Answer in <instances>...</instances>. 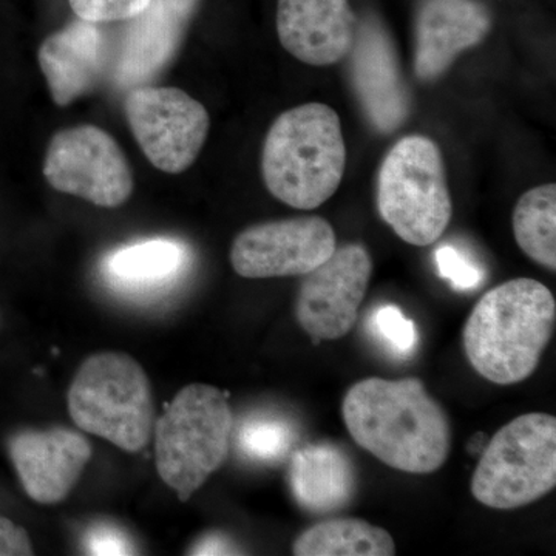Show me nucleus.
Masks as SVG:
<instances>
[{
	"mask_svg": "<svg viewBox=\"0 0 556 556\" xmlns=\"http://www.w3.org/2000/svg\"><path fill=\"white\" fill-rule=\"evenodd\" d=\"M342 415L358 447L388 467L428 475L448 459L452 426L422 380H361L348 390Z\"/></svg>",
	"mask_w": 556,
	"mask_h": 556,
	"instance_id": "f257e3e1",
	"label": "nucleus"
},
{
	"mask_svg": "<svg viewBox=\"0 0 556 556\" xmlns=\"http://www.w3.org/2000/svg\"><path fill=\"white\" fill-rule=\"evenodd\" d=\"M556 302L546 285L515 278L482 295L464 327L466 356L482 378L514 386L536 371L554 336Z\"/></svg>",
	"mask_w": 556,
	"mask_h": 556,
	"instance_id": "f03ea898",
	"label": "nucleus"
},
{
	"mask_svg": "<svg viewBox=\"0 0 556 556\" xmlns=\"http://www.w3.org/2000/svg\"><path fill=\"white\" fill-rule=\"evenodd\" d=\"M346 149L336 110L320 102L281 113L266 135L263 181L288 206L313 211L338 192Z\"/></svg>",
	"mask_w": 556,
	"mask_h": 556,
	"instance_id": "7ed1b4c3",
	"label": "nucleus"
},
{
	"mask_svg": "<svg viewBox=\"0 0 556 556\" xmlns=\"http://www.w3.org/2000/svg\"><path fill=\"white\" fill-rule=\"evenodd\" d=\"M232 428L226 394L204 383L182 388L155 420L156 470L179 501H189L225 464Z\"/></svg>",
	"mask_w": 556,
	"mask_h": 556,
	"instance_id": "20e7f679",
	"label": "nucleus"
},
{
	"mask_svg": "<svg viewBox=\"0 0 556 556\" xmlns=\"http://www.w3.org/2000/svg\"><path fill=\"white\" fill-rule=\"evenodd\" d=\"M68 413L80 430L124 452L148 447L155 427L152 387L144 369L124 353H97L80 365L67 394Z\"/></svg>",
	"mask_w": 556,
	"mask_h": 556,
	"instance_id": "39448f33",
	"label": "nucleus"
},
{
	"mask_svg": "<svg viewBox=\"0 0 556 556\" xmlns=\"http://www.w3.org/2000/svg\"><path fill=\"white\" fill-rule=\"evenodd\" d=\"M378 207L383 222L405 243L428 247L441 239L453 204L437 142L413 135L393 146L379 170Z\"/></svg>",
	"mask_w": 556,
	"mask_h": 556,
	"instance_id": "423d86ee",
	"label": "nucleus"
},
{
	"mask_svg": "<svg viewBox=\"0 0 556 556\" xmlns=\"http://www.w3.org/2000/svg\"><path fill=\"white\" fill-rule=\"evenodd\" d=\"M556 485V417L529 413L497 430L479 460L471 495L496 510L535 503Z\"/></svg>",
	"mask_w": 556,
	"mask_h": 556,
	"instance_id": "0eeeda50",
	"label": "nucleus"
},
{
	"mask_svg": "<svg viewBox=\"0 0 556 556\" xmlns=\"http://www.w3.org/2000/svg\"><path fill=\"white\" fill-rule=\"evenodd\" d=\"M43 177L58 192L98 207H118L134 192V174L118 141L90 124L70 127L51 138Z\"/></svg>",
	"mask_w": 556,
	"mask_h": 556,
	"instance_id": "6e6552de",
	"label": "nucleus"
},
{
	"mask_svg": "<svg viewBox=\"0 0 556 556\" xmlns=\"http://www.w3.org/2000/svg\"><path fill=\"white\" fill-rule=\"evenodd\" d=\"M131 134L150 163L166 174L188 170L206 142V108L174 87H138L124 100Z\"/></svg>",
	"mask_w": 556,
	"mask_h": 556,
	"instance_id": "1a4fd4ad",
	"label": "nucleus"
},
{
	"mask_svg": "<svg viewBox=\"0 0 556 556\" xmlns=\"http://www.w3.org/2000/svg\"><path fill=\"white\" fill-rule=\"evenodd\" d=\"M372 258L362 244L336 249L306 274L295 302V317L314 343L345 338L367 295Z\"/></svg>",
	"mask_w": 556,
	"mask_h": 556,
	"instance_id": "9d476101",
	"label": "nucleus"
},
{
	"mask_svg": "<svg viewBox=\"0 0 556 556\" xmlns=\"http://www.w3.org/2000/svg\"><path fill=\"white\" fill-rule=\"evenodd\" d=\"M336 249L338 239L327 219H278L244 229L230 249V263L244 278L306 276Z\"/></svg>",
	"mask_w": 556,
	"mask_h": 556,
	"instance_id": "9b49d317",
	"label": "nucleus"
},
{
	"mask_svg": "<svg viewBox=\"0 0 556 556\" xmlns=\"http://www.w3.org/2000/svg\"><path fill=\"white\" fill-rule=\"evenodd\" d=\"M348 56L354 91L369 123L382 134L397 130L407 121L412 104L393 40L379 21L358 22Z\"/></svg>",
	"mask_w": 556,
	"mask_h": 556,
	"instance_id": "f8f14e48",
	"label": "nucleus"
},
{
	"mask_svg": "<svg viewBox=\"0 0 556 556\" xmlns=\"http://www.w3.org/2000/svg\"><path fill=\"white\" fill-rule=\"evenodd\" d=\"M9 450L25 492L39 504L64 501L91 457L90 442L61 427L21 431Z\"/></svg>",
	"mask_w": 556,
	"mask_h": 556,
	"instance_id": "ddd939ff",
	"label": "nucleus"
},
{
	"mask_svg": "<svg viewBox=\"0 0 556 556\" xmlns=\"http://www.w3.org/2000/svg\"><path fill=\"white\" fill-rule=\"evenodd\" d=\"M350 0H278L277 35L283 49L316 67L338 64L357 35Z\"/></svg>",
	"mask_w": 556,
	"mask_h": 556,
	"instance_id": "4468645a",
	"label": "nucleus"
},
{
	"mask_svg": "<svg viewBox=\"0 0 556 556\" xmlns=\"http://www.w3.org/2000/svg\"><path fill=\"white\" fill-rule=\"evenodd\" d=\"M492 30V14L477 0H422L416 17L415 73L420 80L441 78L464 50Z\"/></svg>",
	"mask_w": 556,
	"mask_h": 556,
	"instance_id": "2eb2a0df",
	"label": "nucleus"
},
{
	"mask_svg": "<svg viewBox=\"0 0 556 556\" xmlns=\"http://www.w3.org/2000/svg\"><path fill=\"white\" fill-rule=\"evenodd\" d=\"M38 61L51 100L65 108L101 83L110 61L108 39L100 24L76 20L40 43Z\"/></svg>",
	"mask_w": 556,
	"mask_h": 556,
	"instance_id": "dca6fc26",
	"label": "nucleus"
},
{
	"mask_svg": "<svg viewBox=\"0 0 556 556\" xmlns=\"http://www.w3.org/2000/svg\"><path fill=\"white\" fill-rule=\"evenodd\" d=\"M288 479L299 506L313 515L342 510L356 493L353 460L332 444H309L298 450L291 456Z\"/></svg>",
	"mask_w": 556,
	"mask_h": 556,
	"instance_id": "f3484780",
	"label": "nucleus"
},
{
	"mask_svg": "<svg viewBox=\"0 0 556 556\" xmlns=\"http://www.w3.org/2000/svg\"><path fill=\"white\" fill-rule=\"evenodd\" d=\"M188 263L186 244L152 239L116 249L105 257L102 270L112 287L139 294L167 287L177 280Z\"/></svg>",
	"mask_w": 556,
	"mask_h": 556,
	"instance_id": "a211bd4d",
	"label": "nucleus"
},
{
	"mask_svg": "<svg viewBox=\"0 0 556 556\" xmlns=\"http://www.w3.org/2000/svg\"><path fill=\"white\" fill-rule=\"evenodd\" d=\"M298 556H393L396 544L382 527L338 518L311 527L292 544Z\"/></svg>",
	"mask_w": 556,
	"mask_h": 556,
	"instance_id": "6ab92c4d",
	"label": "nucleus"
},
{
	"mask_svg": "<svg viewBox=\"0 0 556 556\" xmlns=\"http://www.w3.org/2000/svg\"><path fill=\"white\" fill-rule=\"evenodd\" d=\"M514 233L527 257L556 269V186L527 190L514 211Z\"/></svg>",
	"mask_w": 556,
	"mask_h": 556,
	"instance_id": "aec40b11",
	"label": "nucleus"
},
{
	"mask_svg": "<svg viewBox=\"0 0 556 556\" xmlns=\"http://www.w3.org/2000/svg\"><path fill=\"white\" fill-rule=\"evenodd\" d=\"M294 442V427L276 415L249 416L237 433L241 455L254 463L273 464L283 459Z\"/></svg>",
	"mask_w": 556,
	"mask_h": 556,
	"instance_id": "412c9836",
	"label": "nucleus"
},
{
	"mask_svg": "<svg viewBox=\"0 0 556 556\" xmlns=\"http://www.w3.org/2000/svg\"><path fill=\"white\" fill-rule=\"evenodd\" d=\"M369 331L393 356L408 358L416 353L419 334L416 324L401 308L383 305L369 318Z\"/></svg>",
	"mask_w": 556,
	"mask_h": 556,
	"instance_id": "4be33fe9",
	"label": "nucleus"
},
{
	"mask_svg": "<svg viewBox=\"0 0 556 556\" xmlns=\"http://www.w3.org/2000/svg\"><path fill=\"white\" fill-rule=\"evenodd\" d=\"M437 266L439 276L447 280L455 291H473L484 281V269L452 244L438 249Z\"/></svg>",
	"mask_w": 556,
	"mask_h": 556,
	"instance_id": "5701e85b",
	"label": "nucleus"
},
{
	"mask_svg": "<svg viewBox=\"0 0 556 556\" xmlns=\"http://www.w3.org/2000/svg\"><path fill=\"white\" fill-rule=\"evenodd\" d=\"M78 20L108 24L130 21L144 13L153 0H68Z\"/></svg>",
	"mask_w": 556,
	"mask_h": 556,
	"instance_id": "b1692460",
	"label": "nucleus"
},
{
	"mask_svg": "<svg viewBox=\"0 0 556 556\" xmlns=\"http://www.w3.org/2000/svg\"><path fill=\"white\" fill-rule=\"evenodd\" d=\"M84 546L87 554L98 556L138 554L131 538L121 527L109 522H98L89 527L84 538Z\"/></svg>",
	"mask_w": 556,
	"mask_h": 556,
	"instance_id": "393cba45",
	"label": "nucleus"
},
{
	"mask_svg": "<svg viewBox=\"0 0 556 556\" xmlns=\"http://www.w3.org/2000/svg\"><path fill=\"white\" fill-rule=\"evenodd\" d=\"M33 555L28 533L10 519L0 517V556Z\"/></svg>",
	"mask_w": 556,
	"mask_h": 556,
	"instance_id": "a878e982",
	"label": "nucleus"
},
{
	"mask_svg": "<svg viewBox=\"0 0 556 556\" xmlns=\"http://www.w3.org/2000/svg\"><path fill=\"white\" fill-rule=\"evenodd\" d=\"M190 555H239V546L225 533H206L190 547Z\"/></svg>",
	"mask_w": 556,
	"mask_h": 556,
	"instance_id": "bb28decb",
	"label": "nucleus"
}]
</instances>
